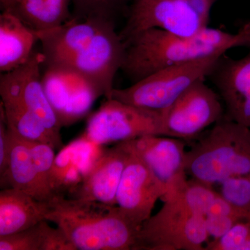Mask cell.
I'll return each instance as SVG.
<instances>
[{"mask_svg":"<svg viewBox=\"0 0 250 250\" xmlns=\"http://www.w3.org/2000/svg\"><path fill=\"white\" fill-rule=\"evenodd\" d=\"M124 42L121 70L134 83L164 67L225 54L234 47H250V22L236 34L208 27L188 37L152 28Z\"/></svg>","mask_w":250,"mask_h":250,"instance_id":"cell-1","label":"cell"},{"mask_svg":"<svg viewBox=\"0 0 250 250\" xmlns=\"http://www.w3.org/2000/svg\"><path fill=\"white\" fill-rule=\"evenodd\" d=\"M47 221L57 225L76 250H134L136 226L117 205L54 197Z\"/></svg>","mask_w":250,"mask_h":250,"instance_id":"cell-2","label":"cell"},{"mask_svg":"<svg viewBox=\"0 0 250 250\" xmlns=\"http://www.w3.org/2000/svg\"><path fill=\"white\" fill-rule=\"evenodd\" d=\"M187 175L209 185L250 178V128L228 118L187 152Z\"/></svg>","mask_w":250,"mask_h":250,"instance_id":"cell-3","label":"cell"},{"mask_svg":"<svg viewBox=\"0 0 250 250\" xmlns=\"http://www.w3.org/2000/svg\"><path fill=\"white\" fill-rule=\"evenodd\" d=\"M217 1L132 0L120 36L124 41L152 28L184 37L195 35L208 27L210 11Z\"/></svg>","mask_w":250,"mask_h":250,"instance_id":"cell-4","label":"cell"},{"mask_svg":"<svg viewBox=\"0 0 250 250\" xmlns=\"http://www.w3.org/2000/svg\"><path fill=\"white\" fill-rule=\"evenodd\" d=\"M223 55L164 67L127 88H114L111 98L139 107L164 111L192 84L210 76Z\"/></svg>","mask_w":250,"mask_h":250,"instance_id":"cell-5","label":"cell"},{"mask_svg":"<svg viewBox=\"0 0 250 250\" xmlns=\"http://www.w3.org/2000/svg\"><path fill=\"white\" fill-rule=\"evenodd\" d=\"M141 225L134 250H205L209 235L205 217L168 198Z\"/></svg>","mask_w":250,"mask_h":250,"instance_id":"cell-6","label":"cell"},{"mask_svg":"<svg viewBox=\"0 0 250 250\" xmlns=\"http://www.w3.org/2000/svg\"><path fill=\"white\" fill-rule=\"evenodd\" d=\"M148 135L166 136L162 111L106 99L87 121L83 136L103 146Z\"/></svg>","mask_w":250,"mask_h":250,"instance_id":"cell-7","label":"cell"},{"mask_svg":"<svg viewBox=\"0 0 250 250\" xmlns=\"http://www.w3.org/2000/svg\"><path fill=\"white\" fill-rule=\"evenodd\" d=\"M125 42L115 23H105L86 47L63 66L49 68L70 70L83 77L100 95L111 99L117 72L125 57ZM47 68V67H46Z\"/></svg>","mask_w":250,"mask_h":250,"instance_id":"cell-8","label":"cell"},{"mask_svg":"<svg viewBox=\"0 0 250 250\" xmlns=\"http://www.w3.org/2000/svg\"><path fill=\"white\" fill-rule=\"evenodd\" d=\"M223 112L218 94L205 80L198 81L162 111L166 136L184 141L193 139L221 121Z\"/></svg>","mask_w":250,"mask_h":250,"instance_id":"cell-9","label":"cell"},{"mask_svg":"<svg viewBox=\"0 0 250 250\" xmlns=\"http://www.w3.org/2000/svg\"><path fill=\"white\" fill-rule=\"evenodd\" d=\"M128 149L129 156L117 191L116 205L141 228L150 218L156 202L163 198L166 191L146 163Z\"/></svg>","mask_w":250,"mask_h":250,"instance_id":"cell-10","label":"cell"},{"mask_svg":"<svg viewBox=\"0 0 250 250\" xmlns=\"http://www.w3.org/2000/svg\"><path fill=\"white\" fill-rule=\"evenodd\" d=\"M42 82L62 126L83 118L101 97L83 77L70 70L47 67Z\"/></svg>","mask_w":250,"mask_h":250,"instance_id":"cell-11","label":"cell"},{"mask_svg":"<svg viewBox=\"0 0 250 250\" xmlns=\"http://www.w3.org/2000/svg\"><path fill=\"white\" fill-rule=\"evenodd\" d=\"M126 143L130 150L146 163L165 189L166 193L174 184L187 177L184 140L148 135Z\"/></svg>","mask_w":250,"mask_h":250,"instance_id":"cell-12","label":"cell"},{"mask_svg":"<svg viewBox=\"0 0 250 250\" xmlns=\"http://www.w3.org/2000/svg\"><path fill=\"white\" fill-rule=\"evenodd\" d=\"M105 23L73 17L58 27L39 32L46 67L63 66L88 46Z\"/></svg>","mask_w":250,"mask_h":250,"instance_id":"cell-13","label":"cell"},{"mask_svg":"<svg viewBox=\"0 0 250 250\" xmlns=\"http://www.w3.org/2000/svg\"><path fill=\"white\" fill-rule=\"evenodd\" d=\"M129 156L125 141L104 149L72 197L116 205L117 191Z\"/></svg>","mask_w":250,"mask_h":250,"instance_id":"cell-14","label":"cell"},{"mask_svg":"<svg viewBox=\"0 0 250 250\" xmlns=\"http://www.w3.org/2000/svg\"><path fill=\"white\" fill-rule=\"evenodd\" d=\"M220 59L210 74L228 118L250 128V51L239 59Z\"/></svg>","mask_w":250,"mask_h":250,"instance_id":"cell-15","label":"cell"},{"mask_svg":"<svg viewBox=\"0 0 250 250\" xmlns=\"http://www.w3.org/2000/svg\"><path fill=\"white\" fill-rule=\"evenodd\" d=\"M43 62L44 57L41 52L34 51L25 64L8 73L17 85L24 106L37 117L62 148L63 145L60 133L62 124L49 101L42 82L41 66Z\"/></svg>","mask_w":250,"mask_h":250,"instance_id":"cell-16","label":"cell"},{"mask_svg":"<svg viewBox=\"0 0 250 250\" xmlns=\"http://www.w3.org/2000/svg\"><path fill=\"white\" fill-rule=\"evenodd\" d=\"M39 42V32L10 11L0 15V72L5 73L22 66L30 59Z\"/></svg>","mask_w":250,"mask_h":250,"instance_id":"cell-17","label":"cell"},{"mask_svg":"<svg viewBox=\"0 0 250 250\" xmlns=\"http://www.w3.org/2000/svg\"><path fill=\"white\" fill-rule=\"evenodd\" d=\"M47 202L39 201L25 192L7 188L0 192V236L27 229L47 220Z\"/></svg>","mask_w":250,"mask_h":250,"instance_id":"cell-18","label":"cell"},{"mask_svg":"<svg viewBox=\"0 0 250 250\" xmlns=\"http://www.w3.org/2000/svg\"><path fill=\"white\" fill-rule=\"evenodd\" d=\"M10 156L7 184L42 202H49L41 186L29 141L10 129Z\"/></svg>","mask_w":250,"mask_h":250,"instance_id":"cell-19","label":"cell"},{"mask_svg":"<svg viewBox=\"0 0 250 250\" xmlns=\"http://www.w3.org/2000/svg\"><path fill=\"white\" fill-rule=\"evenodd\" d=\"M72 0H21L9 10L34 31L49 30L73 18L70 11Z\"/></svg>","mask_w":250,"mask_h":250,"instance_id":"cell-20","label":"cell"},{"mask_svg":"<svg viewBox=\"0 0 250 250\" xmlns=\"http://www.w3.org/2000/svg\"><path fill=\"white\" fill-rule=\"evenodd\" d=\"M6 123L10 129L30 142L47 143L54 148L60 147L37 117L22 103L21 98L1 100Z\"/></svg>","mask_w":250,"mask_h":250,"instance_id":"cell-21","label":"cell"},{"mask_svg":"<svg viewBox=\"0 0 250 250\" xmlns=\"http://www.w3.org/2000/svg\"><path fill=\"white\" fill-rule=\"evenodd\" d=\"M218 194L213 186L186 177L174 184L161 200L173 199L194 214L205 217Z\"/></svg>","mask_w":250,"mask_h":250,"instance_id":"cell-22","label":"cell"},{"mask_svg":"<svg viewBox=\"0 0 250 250\" xmlns=\"http://www.w3.org/2000/svg\"><path fill=\"white\" fill-rule=\"evenodd\" d=\"M76 159L73 141L63 146L54 159L50 176V190L54 197L73 193L83 181Z\"/></svg>","mask_w":250,"mask_h":250,"instance_id":"cell-23","label":"cell"},{"mask_svg":"<svg viewBox=\"0 0 250 250\" xmlns=\"http://www.w3.org/2000/svg\"><path fill=\"white\" fill-rule=\"evenodd\" d=\"M132 0H72L73 17L115 23L120 15L129 10Z\"/></svg>","mask_w":250,"mask_h":250,"instance_id":"cell-24","label":"cell"},{"mask_svg":"<svg viewBox=\"0 0 250 250\" xmlns=\"http://www.w3.org/2000/svg\"><path fill=\"white\" fill-rule=\"evenodd\" d=\"M47 220L18 232L0 236V250H42Z\"/></svg>","mask_w":250,"mask_h":250,"instance_id":"cell-25","label":"cell"},{"mask_svg":"<svg viewBox=\"0 0 250 250\" xmlns=\"http://www.w3.org/2000/svg\"><path fill=\"white\" fill-rule=\"evenodd\" d=\"M205 250H250V218L237 222L221 238L208 243Z\"/></svg>","mask_w":250,"mask_h":250,"instance_id":"cell-26","label":"cell"},{"mask_svg":"<svg viewBox=\"0 0 250 250\" xmlns=\"http://www.w3.org/2000/svg\"><path fill=\"white\" fill-rule=\"evenodd\" d=\"M29 142L41 186L44 191L49 197V200H51L53 198V195L51 192L49 183H50L52 166L56 157L54 151V148L51 145L47 143L30 142V141Z\"/></svg>","mask_w":250,"mask_h":250,"instance_id":"cell-27","label":"cell"},{"mask_svg":"<svg viewBox=\"0 0 250 250\" xmlns=\"http://www.w3.org/2000/svg\"><path fill=\"white\" fill-rule=\"evenodd\" d=\"M220 184V195L238 209L250 215V178L235 177Z\"/></svg>","mask_w":250,"mask_h":250,"instance_id":"cell-28","label":"cell"},{"mask_svg":"<svg viewBox=\"0 0 250 250\" xmlns=\"http://www.w3.org/2000/svg\"><path fill=\"white\" fill-rule=\"evenodd\" d=\"M10 156V137L4 110L0 106V177L1 184L7 183Z\"/></svg>","mask_w":250,"mask_h":250,"instance_id":"cell-29","label":"cell"},{"mask_svg":"<svg viewBox=\"0 0 250 250\" xmlns=\"http://www.w3.org/2000/svg\"><path fill=\"white\" fill-rule=\"evenodd\" d=\"M243 219L224 215H207L205 216L206 226L209 236L213 240L224 236L233 225Z\"/></svg>","mask_w":250,"mask_h":250,"instance_id":"cell-30","label":"cell"},{"mask_svg":"<svg viewBox=\"0 0 250 250\" xmlns=\"http://www.w3.org/2000/svg\"><path fill=\"white\" fill-rule=\"evenodd\" d=\"M42 250H76L60 229L47 225Z\"/></svg>","mask_w":250,"mask_h":250,"instance_id":"cell-31","label":"cell"},{"mask_svg":"<svg viewBox=\"0 0 250 250\" xmlns=\"http://www.w3.org/2000/svg\"><path fill=\"white\" fill-rule=\"evenodd\" d=\"M21 0H0L1 11L12 9Z\"/></svg>","mask_w":250,"mask_h":250,"instance_id":"cell-32","label":"cell"}]
</instances>
